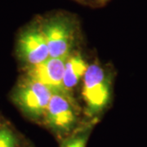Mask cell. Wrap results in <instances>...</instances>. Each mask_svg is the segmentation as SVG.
Returning <instances> with one entry per match:
<instances>
[{"mask_svg":"<svg viewBox=\"0 0 147 147\" xmlns=\"http://www.w3.org/2000/svg\"><path fill=\"white\" fill-rule=\"evenodd\" d=\"M43 119L52 132L61 140L74 133L78 125L79 114L71 96L53 92Z\"/></svg>","mask_w":147,"mask_h":147,"instance_id":"cell-1","label":"cell"},{"mask_svg":"<svg viewBox=\"0 0 147 147\" xmlns=\"http://www.w3.org/2000/svg\"><path fill=\"white\" fill-rule=\"evenodd\" d=\"M52 95L47 86L26 76L17 84L12 100L27 118L38 121L43 119Z\"/></svg>","mask_w":147,"mask_h":147,"instance_id":"cell-2","label":"cell"},{"mask_svg":"<svg viewBox=\"0 0 147 147\" xmlns=\"http://www.w3.org/2000/svg\"><path fill=\"white\" fill-rule=\"evenodd\" d=\"M82 95L90 115L105 108L110 98V79L97 63L88 65L84 76Z\"/></svg>","mask_w":147,"mask_h":147,"instance_id":"cell-3","label":"cell"},{"mask_svg":"<svg viewBox=\"0 0 147 147\" xmlns=\"http://www.w3.org/2000/svg\"><path fill=\"white\" fill-rule=\"evenodd\" d=\"M52 58H67L74 42V30L71 21L64 16L48 19L40 25Z\"/></svg>","mask_w":147,"mask_h":147,"instance_id":"cell-4","label":"cell"},{"mask_svg":"<svg viewBox=\"0 0 147 147\" xmlns=\"http://www.w3.org/2000/svg\"><path fill=\"white\" fill-rule=\"evenodd\" d=\"M16 52L18 57L27 65L34 66L50 58L48 47L40 25L26 27L20 34Z\"/></svg>","mask_w":147,"mask_h":147,"instance_id":"cell-5","label":"cell"},{"mask_svg":"<svg viewBox=\"0 0 147 147\" xmlns=\"http://www.w3.org/2000/svg\"><path fill=\"white\" fill-rule=\"evenodd\" d=\"M66 59L67 58H48L42 63L27 68L26 76L44 84L53 93L62 92L69 94L65 91L63 87Z\"/></svg>","mask_w":147,"mask_h":147,"instance_id":"cell-6","label":"cell"},{"mask_svg":"<svg viewBox=\"0 0 147 147\" xmlns=\"http://www.w3.org/2000/svg\"><path fill=\"white\" fill-rule=\"evenodd\" d=\"M88 66V65H87L84 58L79 53L70 54L67 57L65 65L63 79L64 89L67 93L69 94L71 90L79 84L80 79L84 78Z\"/></svg>","mask_w":147,"mask_h":147,"instance_id":"cell-7","label":"cell"},{"mask_svg":"<svg viewBox=\"0 0 147 147\" xmlns=\"http://www.w3.org/2000/svg\"><path fill=\"white\" fill-rule=\"evenodd\" d=\"M91 127H84L75 131L69 137L61 140L60 147H86L88 142Z\"/></svg>","mask_w":147,"mask_h":147,"instance_id":"cell-8","label":"cell"},{"mask_svg":"<svg viewBox=\"0 0 147 147\" xmlns=\"http://www.w3.org/2000/svg\"><path fill=\"white\" fill-rule=\"evenodd\" d=\"M0 147H21L20 138L10 127H0Z\"/></svg>","mask_w":147,"mask_h":147,"instance_id":"cell-9","label":"cell"},{"mask_svg":"<svg viewBox=\"0 0 147 147\" xmlns=\"http://www.w3.org/2000/svg\"><path fill=\"white\" fill-rule=\"evenodd\" d=\"M97 1H100V2H105L106 0H97Z\"/></svg>","mask_w":147,"mask_h":147,"instance_id":"cell-10","label":"cell"}]
</instances>
